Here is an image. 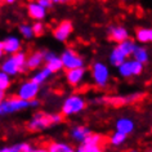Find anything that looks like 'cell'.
<instances>
[{"mask_svg":"<svg viewBox=\"0 0 152 152\" xmlns=\"http://www.w3.org/2000/svg\"><path fill=\"white\" fill-rule=\"evenodd\" d=\"M63 121V116L59 113H45L37 112L27 123V129L30 132H40L44 130L54 124H59Z\"/></svg>","mask_w":152,"mask_h":152,"instance_id":"cell-1","label":"cell"},{"mask_svg":"<svg viewBox=\"0 0 152 152\" xmlns=\"http://www.w3.org/2000/svg\"><path fill=\"white\" fill-rule=\"evenodd\" d=\"M26 53L25 52H17L14 54H10L8 59H5L1 64L3 72L8 74L9 76H14L20 72H23L26 70Z\"/></svg>","mask_w":152,"mask_h":152,"instance_id":"cell-2","label":"cell"},{"mask_svg":"<svg viewBox=\"0 0 152 152\" xmlns=\"http://www.w3.org/2000/svg\"><path fill=\"white\" fill-rule=\"evenodd\" d=\"M28 107V102L22 99L16 94L10 98H4L0 102V115H8V113H14Z\"/></svg>","mask_w":152,"mask_h":152,"instance_id":"cell-3","label":"cell"},{"mask_svg":"<svg viewBox=\"0 0 152 152\" xmlns=\"http://www.w3.org/2000/svg\"><path fill=\"white\" fill-rule=\"evenodd\" d=\"M86 103L81 97L79 96H71L63 102L62 106V115L64 116H71V115H77L83 110H85Z\"/></svg>","mask_w":152,"mask_h":152,"instance_id":"cell-4","label":"cell"},{"mask_svg":"<svg viewBox=\"0 0 152 152\" xmlns=\"http://www.w3.org/2000/svg\"><path fill=\"white\" fill-rule=\"evenodd\" d=\"M92 76L94 83L99 88H104L110 80V70L104 63L97 62L92 66Z\"/></svg>","mask_w":152,"mask_h":152,"instance_id":"cell-5","label":"cell"},{"mask_svg":"<svg viewBox=\"0 0 152 152\" xmlns=\"http://www.w3.org/2000/svg\"><path fill=\"white\" fill-rule=\"evenodd\" d=\"M144 64L139 63L135 59H125L119 66V74L123 77H132V76H138L143 72Z\"/></svg>","mask_w":152,"mask_h":152,"instance_id":"cell-6","label":"cell"},{"mask_svg":"<svg viewBox=\"0 0 152 152\" xmlns=\"http://www.w3.org/2000/svg\"><path fill=\"white\" fill-rule=\"evenodd\" d=\"M61 61H62L63 68H66V70L84 66V59H83L75 50H72V49H66V50H63L62 56H61Z\"/></svg>","mask_w":152,"mask_h":152,"instance_id":"cell-7","label":"cell"},{"mask_svg":"<svg viewBox=\"0 0 152 152\" xmlns=\"http://www.w3.org/2000/svg\"><path fill=\"white\" fill-rule=\"evenodd\" d=\"M39 90H40V85L39 84H36V83L28 80V81L22 83V85L20 86V89H18L17 96L20 98H22V99L28 102V101H31L32 98L37 97Z\"/></svg>","mask_w":152,"mask_h":152,"instance_id":"cell-8","label":"cell"},{"mask_svg":"<svg viewBox=\"0 0 152 152\" xmlns=\"http://www.w3.org/2000/svg\"><path fill=\"white\" fill-rule=\"evenodd\" d=\"M74 31V25L70 21H62L53 31V35L58 41H66Z\"/></svg>","mask_w":152,"mask_h":152,"instance_id":"cell-9","label":"cell"},{"mask_svg":"<svg viewBox=\"0 0 152 152\" xmlns=\"http://www.w3.org/2000/svg\"><path fill=\"white\" fill-rule=\"evenodd\" d=\"M44 63L45 67H48L52 71V74H56L63 68L61 57L57 56L54 52H44Z\"/></svg>","mask_w":152,"mask_h":152,"instance_id":"cell-10","label":"cell"},{"mask_svg":"<svg viewBox=\"0 0 152 152\" xmlns=\"http://www.w3.org/2000/svg\"><path fill=\"white\" fill-rule=\"evenodd\" d=\"M85 68L83 67H75V68H70L66 72V80L71 86H77L80 83L83 81L85 76Z\"/></svg>","mask_w":152,"mask_h":152,"instance_id":"cell-11","label":"cell"},{"mask_svg":"<svg viewBox=\"0 0 152 152\" xmlns=\"http://www.w3.org/2000/svg\"><path fill=\"white\" fill-rule=\"evenodd\" d=\"M27 13L32 20L41 21L47 16V8L40 5L37 1H31V3H28V5H27Z\"/></svg>","mask_w":152,"mask_h":152,"instance_id":"cell-12","label":"cell"},{"mask_svg":"<svg viewBox=\"0 0 152 152\" xmlns=\"http://www.w3.org/2000/svg\"><path fill=\"white\" fill-rule=\"evenodd\" d=\"M3 44V49H4V53L7 54H14V53L21 50V40L18 39L17 36H9L7 37L4 41H1Z\"/></svg>","mask_w":152,"mask_h":152,"instance_id":"cell-13","label":"cell"},{"mask_svg":"<svg viewBox=\"0 0 152 152\" xmlns=\"http://www.w3.org/2000/svg\"><path fill=\"white\" fill-rule=\"evenodd\" d=\"M108 34H110V39L117 44L129 37L128 30L123 27V26H111L108 28Z\"/></svg>","mask_w":152,"mask_h":152,"instance_id":"cell-14","label":"cell"},{"mask_svg":"<svg viewBox=\"0 0 152 152\" xmlns=\"http://www.w3.org/2000/svg\"><path fill=\"white\" fill-rule=\"evenodd\" d=\"M134 121L132 119H128V117H121L116 121V130L120 133H124L125 135H129L134 132Z\"/></svg>","mask_w":152,"mask_h":152,"instance_id":"cell-15","label":"cell"},{"mask_svg":"<svg viewBox=\"0 0 152 152\" xmlns=\"http://www.w3.org/2000/svg\"><path fill=\"white\" fill-rule=\"evenodd\" d=\"M43 62H44V52H35L26 58V68L27 70H35V68L40 67Z\"/></svg>","mask_w":152,"mask_h":152,"instance_id":"cell-16","label":"cell"},{"mask_svg":"<svg viewBox=\"0 0 152 152\" xmlns=\"http://www.w3.org/2000/svg\"><path fill=\"white\" fill-rule=\"evenodd\" d=\"M102 103H106L111 107H123L128 103L126 97H121V96H112V97H106V98H101Z\"/></svg>","mask_w":152,"mask_h":152,"instance_id":"cell-17","label":"cell"},{"mask_svg":"<svg viewBox=\"0 0 152 152\" xmlns=\"http://www.w3.org/2000/svg\"><path fill=\"white\" fill-rule=\"evenodd\" d=\"M90 129L86 128V126H81V125H79V126H75L74 129L71 130V137L74 138L75 140H77V142H83L86 137L90 134Z\"/></svg>","mask_w":152,"mask_h":152,"instance_id":"cell-18","label":"cell"},{"mask_svg":"<svg viewBox=\"0 0 152 152\" xmlns=\"http://www.w3.org/2000/svg\"><path fill=\"white\" fill-rule=\"evenodd\" d=\"M135 37L139 43L147 44L152 40V30L150 27H139L135 31Z\"/></svg>","mask_w":152,"mask_h":152,"instance_id":"cell-19","label":"cell"},{"mask_svg":"<svg viewBox=\"0 0 152 152\" xmlns=\"http://www.w3.org/2000/svg\"><path fill=\"white\" fill-rule=\"evenodd\" d=\"M137 47V44H135V41L134 40H132V39H125L123 40L121 43H119V48L121 52H123V54L125 57H129V56H132L133 54V52H134V49Z\"/></svg>","mask_w":152,"mask_h":152,"instance_id":"cell-20","label":"cell"},{"mask_svg":"<svg viewBox=\"0 0 152 152\" xmlns=\"http://www.w3.org/2000/svg\"><path fill=\"white\" fill-rule=\"evenodd\" d=\"M132 56H133V59L138 61V62L142 63V64H146L148 62V59H150L147 49L143 48V47H138V45L135 47V49H134V52H133Z\"/></svg>","mask_w":152,"mask_h":152,"instance_id":"cell-21","label":"cell"},{"mask_svg":"<svg viewBox=\"0 0 152 152\" xmlns=\"http://www.w3.org/2000/svg\"><path fill=\"white\" fill-rule=\"evenodd\" d=\"M50 75H53L52 74V71L49 70L48 67H45L44 66V68L43 70H40V71H37L35 75H32V77H31V81H34V83H36V84H39V85H41L43 83H45L47 81V79L49 77Z\"/></svg>","mask_w":152,"mask_h":152,"instance_id":"cell-22","label":"cell"},{"mask_svg":"<svg viewBox=\"0 0 152 152\" xmlns=\"http://www.w3.org/2000/svg\"><path fill=\"white\" fill-rule=\"evenodd\" d=\"M125 59H126V57L123 54V52H121L117 47L113 49V50L111 52V54H110V62H111V64H113V66H116V67H119Z\"/></svg>","mask_w":152,"mask_h":152,"instance_id":"cell-23","label":"cell"},{"mask_svg":"<svg viewBox=\"0 0 152 152\" xmlns=\"http://www.w3.org/2000/svg\"><path fill=\"white\" fill-rule=\"evenodd\" d=\"M48 151L49 152H72V148L70 144L67 143H61V142H52L48 146Z\"/></svg>","mask_w":152,"mask_h":152,"instance_id":"cell-24","label":"cell"},{"mask_svg":"<svg viewBox=\"0 0 152 152\" xmlns=\"http://www.w3.org/2000/svg\"><path fill=\"white\" fill-rule=\"evenodd\" d=\"M104 137L103 135H101V134H93V133H90V134L86 137V138L83 140V142H85V143H90V144H96V146H101L102 147V144L104 143ZM81 143V142H80Z\"/></svg>","mask_w":152,"mask_h":152,"instance_id":"cell-25","label":"cell"},{"mask_svg":"<svg viewBox=\"0 0 152 152\" xmlns=\"http://www.w3.org/2000/svg\"><path fill=\"white\" fill-rule=\"evenodd\" d=\"M126 137L128 135H125L124 133H120V132L116 130L111 137H110V143H111L112 146H115V147H119L125 142V140H126Z\"/></svg>","mask_w":152,"mask_h":152,"instance_id":"cell-26","label":"cell"},{"mask_svg":"<svg viewBox=\"0 0 152 152\" xmlns=\"http://www.w3.org/2000/svg\"><path fill=\"white\" fill-rule=\"evenodd\" d=\"M77 151L79 152H99V151H102V147L101 146H96V144L81 142V144L77 148Z\"/></svg>","mask_w":152,"mask_h":152,"instance_id":"cell-27","label":"cell"},{"mask_svg":"<svg viewBox=\"0 0 152 152\" xmlns=\"http://www.w3.org/2000/svg\"><path fill=\"white\" fill-rule=\"evenodd\" d=\"M10 86V76L0 70V89L7 90Z\"/></svg>","mask_w":152,"mask_h":152,"instance_id":"cell-28","label":"cell"},{"mask_svg":"<svg viewBox=\"0 0 152 152\" xmlns=\"http://www.w3.org/2000/svg\"><path fill=\"white\" fill-rule=\"evenodd\" d=\"M20 32L22 34V36L25 39H31L34 36V32H32V26L30 25H21L20 26Z\"/></svg>","mask_w":152,"mask_h":152,"instance_id":"cell-29","label":"cell"},{"mask_svg":"<svg viewBox=\"0 0 152 152\" xmlns=\"http://www.w3.org/2000/svg\"><path fill=\"white\" fill-rule=\"evenodd\" d=\"M32 32H34V36H41L44 34V26L40 21H37L32 25Z\"/></svg>","mask_w":152,"mask_h":152,"instance_id":"cell-30","label":"cell"},{"mask_svg":"<svg viewBox=\"0 0 152 152\" xmlns=\"http://www.w3.org/2000/svg\"><path fill=\"white\" fill-rule=\"evenodd\" d=\"M146 96V94H143V93H137V94H132V96H129L126 97V99H128V103H134V102H138L140 101L142 98Z\"/></svg>","mask_w":152,"mask_h":152,"instance_id":"cell-31","label":"cell"},{"mask_svg":"<svg viewBox=\"0 0 152 152\" xmlns=\"http://www.w3.org/2000/svg\"><path fill=\"white\" fill-rule=\"evenodd\" d=\"M31 151L35 150L31 147L30 143H20V152H31Z\"/></svg>","mask_w":152,"mask_h":152,"instance_id":"cell-32","label":"cell"},{"mask_svg":"<svg viewBox=\"0 0 152 152\" xmlns=\"http://www.w3.org/2000/svg\"><path fill=\"white\" fill-rule=\"evenodd\" d=\"M36 1L39 3L40 5H43L44 8H47V9L50 8L52 4H53V3H52V1H49V0H36Z\"/></svg>","mask_w":152,"mask_h":152,"instance_id":"cell-33","label":"cell"},{"mask_svg":"<svg viewBox=\"0 0 152 152\" xmlns=\"http://www.w3.org/2000/svg\"><path fill=\"white\" fill-rule=\"evenodd\" d=\"M40 104V101L37 98H32L31 101H28V107H37Z\"/></svg>","mask_w":152,"mask_h":152,"instance_id":"cell-34","label":"cell"},{"mask_svg":"<svg viewBox=\"0 0 152 152\" xmlns=\"http://www.w3.org/2000/svg\"><path fill=\"white\" fill-rule=\"evenodd\" d=\"M70 1H72V0H53V3H57V4H66Z\"/></svg>","mask_w":152,"mask_h":152,"instance_id":"cell-35","label":"cell"},{"mask_svg":"<svg viewBox=\"0 0 152 152\" xmlns=\"http://www.w3.org/2000/svg\"><path fill=\"white\" fill-rule=\"evenodd\" d=\"M4 98H5V90H1V89H0V102L4 99Z\"/></svg>","mask_w":152,"mask_h":152,"instance_id":"cell-36","label":"cell"},{"mask_svg":"<svg viewBox=\"0 0 152 152\" xmlns=\"http://www.w3.org/2000/svg\"><path fill=\"white\" fill-rule=\"evenodd\" d=\"M3 56H4V49H3V44H1V41H0V59H1Z\"/></svg>","mask_w":152,"mask_h":152,"instance_id":"cell-37","label":"cell"},{"mask_svg":"<svg viewBox=\"0 0 152 152\" xmlns=\"http://www.w3.org/2000/svg\"><path fill=\"white\" fill-rule=\"evenodd\" d=\"M3 1L7 3V4H13V3L16 1V0H3Z\"/></svg>","mask_w":152,"mask_h":152,"instance_id":"cell-38","label":"cell"},{"mask_svg":"<svg viewBox=\"0 0 152 152\" xmlns=\"http://www.w3.org/2000/svg\"><path fill=\"white\" fill-rule=\"evenodd\" d=\"M49 1H52V3H53V0H49Z\"/></svg>","mask_w":152,"mask_h":152,"instance_id":"cell-39","label":"cell"},{"mask_svg":"<svg viewBox=\"0 0 152 152\" xmlns=\"http://www.w3.org/2000/svg\"><path fill=\"white\" fill-rule=\"evenodd\" d=\"M0 3H1V0H0Z\"/></svg>","mask_w":152,"mask_h":152,"instance_id":"cell-40","label":"cell"}]
</instances>
